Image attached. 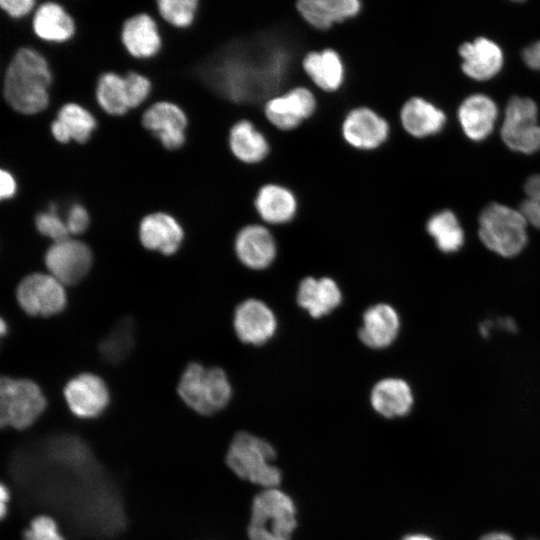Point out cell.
<instances>
[{"label":"cell","instance_id":"obj_21","mask_svg":"<svg viewBox=\"0 0 540 540\" xmlns=\"http://www.w3.org/2000/svg\"><path fill=\"white\" fill-rule=\"evenodd\" d=\"M139 238L145 248L164 255H172L181 246L184 231L173 216L155 212L141 220Z\"/></svg>","mask_w":540,"mask_h":540},{"label":"cell","instance_id":"obj_37","mask_svg":"<svg viewBox=\"0 0 540 540\" xmlns=\"http://www.w3.org/2000/svg\"><path fill=\"white\" fill-rule=\"evenodd\" d=\"M129 108L141 105L151 91L150 80L137 72H129L124 76Z\"/></svg>","mask_w":540,"mask_h":540},{"label":"cell","instance_id":"obj_15","mask_svg":"<svg viewBox=\"0 0 540 540\" xmlns=\"http://www.w3.org/2000/svg\"><path fill=\"white\" fill-rule=\"evenodd\" d=\"M295 7L310 28L327 32L358 17L363 11L364 0H299Z\"/></svg>","mask_w":540,"mask_h":540},{"label":"cell","instance_id":"obj_32","mask_svg":"<svg viewBox=\"0 0 540 540\" xmlns=\"http://www.w3.org/2000/svg\"><path fill=\"white\" fill-rule=\"evenodd\" d=\"M96 98L100 107L113 116H121L130 109L124 76L115 72H106L100 76L96 86Z\"/></svg>","mask_w":540,"mask_h":540},{"label":"cell","instance_id":"obj_39","mask_svg":"<svg viewBox=\"0 0 540 540\" xmlns=\"http://www.w3.org/2000/svg\"><path fill=\"white\" fill-rule=\"evenodd\" d=\"M89 221L86 208L79 203H75L69 208L65 223L69 233L80 234L88 228Z\"/></svg>","mask_w":540,"mask_h":540},{"label":"cell","instance_id":"obj_3","mask_svg":"<svg viewBox=\"0 0 540 540\" xmlns=\"http://www.w3.org/2000/svg\"><path fill=\"white\" fill-rule=\"evenodd\" d=\"M277 461L278 451L269 440L245 430L234 434L225 456L230 471L258 489L282 485L283 473Z\"/></svg>","mask_w":540,"mask_h":540},{"label":"cell","instance_id":"obj_12","mask_svg":"<svg viewBox=\"0 0 540 540\" xmlns=\"http://www.w3.org/2000/svg\"><path fill=\"white\" fill-rule=\"evenodd\" d=\"M301 69L313 88L325 94L339 92L346 82L345 61L332 47L307 51L301 59Z\"/></svg>","mask_w":540,"mask_h":540},{"label":"cell","instance_id":"obj_19","mask_svg":"<svg viewBox=\"0 0 540 540\" xmlns=\"http://www.w3.org/2000/svg\"><path fill=\"white\" fill-rule=\"evenodd\" d=\"M252 204L262 221L271 225H283L297 215L299 198L289 186L267 182L258 188Z\"/></svg>","mask_w":540,"mask_h":540},{"label":"cell","instance_id":"obj_7","mask_svg":"<svg viewBox=\"0 0 540 540\" xmlns=\"http://www.w3.org/2000/svg\"><path fill=\"white\" fill-rule=\"evenodd\" d=\"M319 99L310 82L297 84L266 100L262 106L266 122L282 132L298 129L317 112Z\"/></svg>","mask_w":540,"mask_h":540},{"label":"cell","instance_id":"obj_20","mask_svg":"<svg viewBox=\"0 0 540 540\" xmlns=\"http://www.w3.org/2000/svg\"><path fill=\"white\" fill-rule=\"evenodd\" d=\"M235 252L245 266L261 270L272 264L276 242L268 228L252 223L242 227L235 238Z\"/></svg>","mask_w":540,"mask_h":540},{"label":"cell","instance_id":"obj_47","mask_svg":"<svg viewBox=\"0 0 540 540\" xmlns=\"http://www.w3.org/2000/svg\"><path fill=\"white\" fill-rule=\"evenodd\" d=\"M529 540H537V539H529Z\"/></svg>","mask_w":540,"mask_h":540},{"label":"cell","instance_id":"obj_30","mask_svg":"<svg viewBox=\"0 0 540 540\" xmlns=\"http://www.w3.org/2000/svg\"><path fill=\"white\" fill-rule=\"evenodd\" d=\"M34 33L42 40L63 43L75 33V23L69 13L58 3L41 4L33 17Z\"/></svg>","mask_w":540,"mask_h":540},{"label":"cell","instance_id":"obj_1","mask_svg":"<svg viewBox=\"0 0 540 540\" xmlns=\"http://www.w3.org/2000/svg\"><path fill=\"white\" fill-rule=\"evenodd\" d=\"M8 468L23 503L53 511L76 534L108 539L125 528L119 487L81 438L59 434L25 444Z\"/></svg>","mask_w":540,"mask_h":540},{"label":"cell","instance_id":"obj_43","mask_svg":"<svg viewBox=\"0 0 540 540\" xmlns=\"http://www.w3.org/2000/svg\"><path fill=\"white\" fill-rule=\"evenodd\" d=\"M9 500H10L9 488L5 486L4 484H2L0 488V514L2 518L6 515L8 511Z\"/></svg>","mask_w":540,"mask_h":540},{"label":"cell","instance_id":"obj_35","mask_svg":"<svg viewBox=\"0 0 540 540\" xmlns=\"http://www.w3.org/2000/svg\"><path fill=\"white\" fill-rule=\"evenodd\" d=\"M526 198L520 211L532 226L540 229V174L528 178L525 183Z\"/></svg>","mask_w":540,"mask_h":540},{"label":"cell","instance_id":"obj_27","mask_svg":"<svg viewBox=\"0 0 540 540\" xmlns=\"http://www.w3.org/2000/svg\"><path fill=\"white\" fill-rule=\"evenodd\" d=\"M341 301L340 288L331 278L306 277L299 284L297 302L314 318L329 314Z\"/></svg>","mask_w":540,"mask_h":540},{"label":"cell","instance_id":"obj_11","mask_svg":"<svg viewBox=\"0 0 540 540\" xmlns=\"http://www.w3.org/2000/svg\"><path fill=\"white\" fill-rule=\"evenodd\" d=\"M16 297L21 308L31 316H52L67 304L63 284L52 275L33 273L18 284Z\"/></svg>","mask_w":540,"mask_h":540},{"label":"cell","instance_id":"obj_23","mask_svg":"<svg viewBox=\"0 0 540 540\" xmlns=\"http://www.w3.org/2000/svg\"><path fill=\"white\" fill-rule=\"evenodd\" d=\"M399 329L400 319L395 309L388 304L379 303L365 311L359 338L370 348L382 349L392 344Z\"/></svg>","mask_w":540,"mask_h":540},{"label":"cell","instance_id":"obj_42","mask_svg":"<svg viewBox=\"0 0 540 540\" xmlns=\"http://www.w3.org/2000/svg\"><path fill=\"white\" fill-rule=\"evenodd\" d=\"M522 57L527 66L540 70V41L525 48Z\"/></svg>","mask_w":540,"mask_h":540},{"label":"cell","instance_id":"obj_40","mask_svg":"<svg viewBox=\"0 0 540 540\" xmlns=\"http://www.w3.org/2000/svg\"><path fill=\"white\" fill-rule=\"evenodd\" d=\"M1 8L12 18H21L28 15L35 6L33 0H2Z\"/></svg>","mask_w":540,"mask_h":540},{"label":"cell","instance_id":"obj_36","mask_svg":"<svg viewBox=\"0 0 540 540\" xmlns=\"http://www.w3.org/2000/svg\"><path fill=\"white\" fill-rule=\"evenodd\" d=\"M35 226L39 233L55 240V242L68 237L69 231L66 223L59 217L55 207L38 213L35 217Z\"/></svg>","mask_w":540,"mask_h":540},{"label":"cell","instance_id":"obj_18","mask_svg":"<svg viewBox=\"0 0 540 540\" xmlns=\"http://www.w3.org/2000/svg\"><path fill=\"white\" fill-rule=\"evenodd\" d=\"M233 323L238 338L243 343L252 345L266 343L277 328L273 311L264 302L253 298L237 306Z\"/></svg>","mask_w":540,"mask_h":540},{"label":"cell","instance_id":"obj_8","mask_svg":"<svg viewBox=\"0 0 540 540\" xmlns=\"http://www.w3.org/2000/svg\"><path fill=\"white\" fill-rule=\"evenodd\" d=\"M46 405V398L35 382L29 379L1 378L0 423L2 427L27 428L42 414Z\"/></svg>","mask_w":540,"mask_h":540},{"label":"cell","instance_id":"obj_17","mask_svg":"<svg viewBox=\"0 0 540 540\" xmlns=\"http://www.w3.org/2000/svg\"><path fill=\"white\" fill-rule=\"evenodd\" d=\"M69 409L78 417L100 415L109 403V391L97 375L83 373L72 378L64 388Z\"/></svg>","mask_w":540,"mask_h":540},{"label":"cell","instance_id":"obj_9","mask_svg":"<svg viewBox=\"0 0 540 540\" xmlns=\"http://www.w3.org/2000/svg\"><path fill=\"white\" fill-rule=\"evenodd\" d=\"M340 131L344 142L352 149L372 152L389 141L391 124L386 116L374 108L357 105L344 115Z\"/></svg>","mask_w":540,"mask_h":540},{"label":"cell","instance_id":"obj_2","mask_svg":"<svg viewBox=\"0 0 540 540\" xmlns=\"http://www.w3.org/2000/svg\"><path fill=\"white\" fill-rule=\"evenodd\" d=\"M52 73L38 51L22 47L13 55L5 72L3 95L17 112L32 115L46 109Z\"/></svg>","mask_w":540,"mask_h":540},{"label":"cell","instance_id":"obj_44","mask_svg":"<svg viewBox=\"0 0 540 540\" xmlns=\"http://www.w3.org/2000/svg\"><path fill=\"white\" fill-rule=\"evenodd\" d=\"M480 540H514V538L506 532L495 531L483 535Z\"/></svg>","mask_w":540,"mask_h":540},{"label":"cell","instance_id":"obj_41","mask_svg":"<svg viewBox=\"0 0 540 540\" xmlns=\"http://www.w3.org/2000/svg\"><path fill=\"white\" fill-rule=\"evenodd\" d=\"M0 197L2 200L11 199L17 191V183L14 176L6 169L0 171Z\"/></svg>","mask_w":540,"mask_h":540},{"label":"cell","instance_id":"obj_25","mask_svg":"<svg viewBox=\"0 0 540 540\" xmlns=\"http://www.w3.org/2000/svg\"><path fill=\"white\" fill-rule=\"evenodd\" d=\"M399 120L407 134L415 138H424L438 133L446 122V116L431 102L413 96L402 104Z\"/></svg>","mask_w":540,"mask_h":540},{"label":"cell","instance_id":"obj_24","mask_svg":"<svg viewBox=\"0 0 540 540\" xmlns=\"http://www.w3.org/2000/svg\"><path fill=\"white\" fill-rule=\"evenodd\" d=\"M414 397L409 384L400 378L378 381L370 393L373 410L387 419L406 416L412 409Z\"/></svg>","mask_w":540,"mask_h":540},{"label":"cell","instance_id":"obj_38","mask_svg":"<svg viewBox=\"0 0 540 540\" xmlns=\"http://www.w3.org/2000/svg\"><path fill=\"white\" fill-rule=\"evenodd\" d=\"M25 540H64L55 521L45 515L34 518L24 532Z\"/></svg>","mask_w":540,"mask_h":540},{"label":"cell","instance_id":"obj_45","mask_svg":"<svg viewBox=\"0 0 540 540\" xmlns=\"http://www.w3.org/2000/svg\"><path fill=\"white\" fill-rule=\"evenodd\" d=\"M401 540H434V539L426 534L413 533V534H408L404 536Z\"/></svg>","mask_w":540,"mask_h":540},{"label":"cell","instance_id":"obj_28","mask_svg":"<svg viewBox=\"0 0 540 540\" xmlns=\"http://www.w3.org/2000/svg\"><path fill=\"white\" fill-rule=\"evenodd\" d=\"M498 110L495 102L483 94L467 97L458 109V118L467 137L480 141L493 130Z\"/></svg>","mask_w":540,"mask_h":540},{"label":"cell","instance_id":"obj_34","mask_svg":"<svg viewBox=\"0 0 540 540\" xmlns=\"http://www.w3.org/2000/svg\"><path fill=\"white\" fill-rule=\"evenodd\" d=\"M157 6L166 22L175 27L185 28L194 22L199 2L197 0H160Z\"/></svg>","mask_w":540,"mask_h":540},{"label":"cell","instance_id":"obj_16","mask_svg":"<svg viewBox=\"0 0 540 540\" xmlns=\"http://www.w3.org/2000/svg\"><path fill=\"white\" fill-rule=\"evenodd\" d=\"M227 145L231 155L247 166L263 163L271 153L269 138L247 117H242L230 125L227 131Z\"/></svg>","mask_w":540,"mask_h":540},{"label":"cell","instance_id":"obj_26","mask_svg":"<svg viewBox=\"0 0 540 540\" xmlns=\"http://www.w3.org/2000/svg\"><path fill=\"white\" fill-rule=\"evenodd\" d=\"M121 40L130 55L135 58H151L161 49L162 39L154 19L145 13L125 21Z\"/></svg>","mask_w":540,"mask_h":540},{"label":"cell","instance_id":"obj_22","mask_svg":"<svg viewBox=\"0 0 540 540\" xmlns=\"http://www.w3.org/2000/svg\"><path fill=\"white\" fill-rule=\"evenodd\" d=\"M463 72L475 80H488L495 76L503 65V52L492 40L479 37L460 46Z\"/></svg>","mask_w":540,"mask_h":540},{"label":"cell","instance_id":"obj_5","mask_svg":"<svg viewBox=\"0 0 540 540\" xmlns=\"http://www.w3.org/2000/svg\"><path fill=\"white\" fill-rule=\"evenodd\" d=\"M527 224L520 210L490 203L479 216L478 235L489 250L503 257H514L527 245Z\"/></svg>","mask_w":540,"mask_h":540},{"label":"cell","instance_id":"obj_33","mask_svg":"<svg viewBox=\"0 0 540 540\" xmlns=\"http://www.w3.org/2000/svg\"><path fill=\"white\" fill-rule=\"evenodd\" d=\"M133 343V323L127 318L119 321L113 331L103 339L99 350L105 361L118 363L128 355Z\"/></svg>","mask_w":540,"mask_h":540},{"label":"cell","instance_id":"obj_31","mask_svg":"<svg viewBox=\"0 0 540 540\" xmlns=\"http://www.w3.org/2000/svg\"><path fill=\"white\" fill-rule=\"evenodd\" d=\"M426 229L437 248L444 253H454L464 244V231L450 210L433 214L427 221Z\"/></svg>","mask_w":540,"mask_h":540},{"label":"cell","instance_id":"obj_4","mask_svg":"<svg viewBox=\"0 0 540 540\" xmlns=\"http://www.w3.org/2000/svg\"><path fill=\"white\" fill-rule=\"evenodd\" d=\"M299 511L293 497L280 487L265 488L252 498L248 540H294Z\"/></svg>","mask_w":540,"mask_h":540},{"label":"cell","instance_id":"obj_46","mask_svg":"<svg viewBox=\"0 0 540 540\" xmlns=\"http://www.w3.org/2000/svg\"><path fill=\"white\" fill-rule=\"evenodd\" d=\"M6 330H7L6 329V324H5L4 320L2 319L1 320V334L4 335Z\"/></svg>","mask_w":540,"mask_h":540},{"label":"cell","instance_id":"obj_6","mask_svg":"<svg viewBox=\"0 0 540 540\" xmlns=\"http://www.w3.org/2000/svg\"><path fill=\"white\" fill-rule=\"evenodd\" d=\"M182 400L197 413L212 415L227 406L232 397L229 379L219 367L190 363L178 384Z\"/></svg>","mask_w":540,"mask_h":540},{"label":"cell","instance_id":"obj_13","mask_svg":"<svg viewBox=\"0 0 540 540\" xmlns=\"http://www.w3.org/2000/svg\"><path fill=\"white\" fill-rule=\"evenodd\" d=\"M45 264L51 275L62 284L81 281L92 265V253L83 242L64 239L55 242L45 254Z\"/></svg>","mask_w":540,"mask_h":540},{"label":"cell","instance_id":"obj_10","mask_svg":"<svg viewBox=\"0 0 540 540\" xmlns=\"http://www.w3.org/2000/svg\"><path fill=\"white\" fill-rule=\"evenodd\" d=\"M536 103L527 97H512L506 107L501 138L512 150L531 154L540 150V125Z\"/></svg>","mask_w":540,"mask_h":540},{"label":"cell","instance_id":"obj_29","mask_svg":"<svg viewBox=\"0 0 540 540\" xmlns=\"http://www.w3.org/2000/svg\"><path fill=\"white\" fill-rule=\"evenodd\" d=\"M96 126V119L86 108L70 102L59 109L50 129L52 136L60 143H68L71 139L77 143H85Z\"/></svg>","mask_w":540,"mask_h":540},{"label":"cell","instance_id":"obj_14","mask_svg":"<svg viewBox=\"0 0 540 540\" xmlns=\"http://www.w3.org/2000/svg\"><path fill=\"white\" fill-rule=\"evenodd\" d=\"M142 125L168 150L183 146L186 141L188 119L175 103L160 101L151 105L142 115Z\"/></svg>","mask_w":540,"mask_h":540}]
</instances>
